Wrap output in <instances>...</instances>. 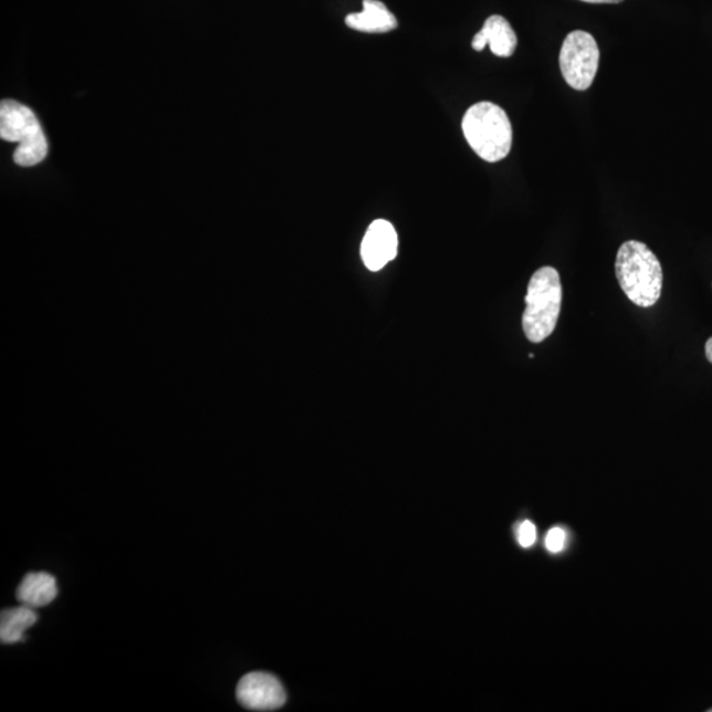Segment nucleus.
<instances>
[{
    "label": "nucleus",
    "mask_w": 712,
    "mask_h": 712,
    "mask_svg": "<svg viewBox=\"0 0 712 712\" xmlns=\"http://www.w3.org/2000/svg\"><path fill=\"white\" fill-rule=\"evenodd\" d=\"M622 292L635 305L653 306L661 297L663 273L653 251L638 241L621 244L615 263Z\"/></svg>",
    "instance_id": "obj_1"
},
{
    "label": "nucleus",
    "mask_w": 712,
    "mask_h": 712,
    "mask_svg": "<svg viewBox=\"0 0 712 712\" xmlns=\"http://www.w3.org/2000/svg\"><path fill=\"white\" fill-rule=\"evenodd\" d=\"M536 538L537 531L536 526H534L533 523L524 522L519 526L517 540L520 545H522L523 547H531L534 545V543H536Z\"/></svg>",
    "instance_id": "obj_13"
},
{
    "label": "nucleus",
    "mask_w": 712,
    "mask_h": 712,
    "mask_svg": "<svg viewBox=\"0 0 712 712\" xmlns=\"http://www.w3.org/2000/svg\"><path fill=\"white\" fill-rule=\"evenodd\" d=\"M462 129L469 146L484 161L498 163L510 155L513 133L509 115L492 102H479L465 112Z\"/></svg>",
    "instance_id": "obj_2"
},
{
    "label": "nucleus",
    "mask_w": 712,
    "mask_h": 712,
    "mask_svg": "<svg viewBox=\"0 0 712 712\" xmlns=\"http://www.w3.org/2000/svg\"><path fill=\"white\" fill-rule=\"evenodd\" d=\"M566 532L563 528L556 526V528L551 530L546 534V549L552 553L563 552L566 545Z\"/></svg>",
    "instance_id": "obj_12"
},
{
    "label": "nucleus",
    "mask_w": 712,
    "mask_h": 712,
    "mask_svg": "<svg viewBox=\"0 0 712 712\" xmlns=\"http://www.w3.org/2000/svg\"><path fill=\"white\" fill-rule=\"evenodd\" d=\"M580 2L594 3V4H616V3H621L622 0H580Z\"/></svg>",
    "instance_id": "obj_14"
},
{
    "label": "nucleus",
    "mask_w": 712,
    "mask_h": 712,
    "mask_svg": "<svg viewBox=\"0 0 712 712\" xmlns=\"http://www.w3.org/2000/svg\"><path fill=\"white\" fill-rule=\"evenodd\" d=\"M710 712H712V709L710 710Z\"/></svg>",
    "instance_id": "obj_16"
},
{
    "label": "nucleus",
    "mask_w": 712,
    "mask_h": 712,
    "mask_svg": "<svg viewBox=\"0 0 712 712\" xmlns=\"http://www.w3.org/2000/svg\"><path fill=\"white\" fill-rule=\"evenodd\" d=\"M57 594L56 578L51 574L39 572L25 575L18 587L17 598L20 605L35 609L52 604Z\"/></svg>",
    "instance_id": "obj_10"
},
{
    "label": "nucleus",
    "mask_w": 712,
    "mask_h": 712,
    "mask_svg": "<svg viewBox=\"0 0 712 712\" xmlns=\"http://www.w3.org/2000/svg\"><path fill=\"white\" fill-rule=\"evenodd\" d=\"M38 621L33 608L20 606L4 609L0 616V640L3 643H18L24 640V632Z\"/></svg>",
    "instance_id": "obj_11"
},
{
    "label": "nucleus",
    "mask_w": 712,
    "mask_h": 712,
    "mask_svg": "<svg viewBox=\"0 0 712 712\" xmlns=\"http://www.w3.org/2000/svg\"><path fill=\"white\" fill-rule=\"evenodd\" d=\"M399 238L391 223L385 219H376L369 226L365 238H363L360 255L363 263L369 271H380L397 255Z\"/></svg>",
    "instance_id": "obj_7"
},
{
    "label": "nucleus",
    "mask_w": 712,
    "mask_h": 712,
    "mask_svg": "<svg viewBox=\"0 0 712 712\" xmlns=\"http://www.w3.org/2000/svg\"><path fill=\"white\" fill-rule=\"evenodd\" d=\"M706 356L709 362L712 365V337L708 341V344H706Z\"/></svg>",
    "instance_id": "obj_15"
},
{
    "label": "nucleus",
    "mask_w": 712,
    "mask_h": 712,
    "mask_svg": "<svg viewBox=\"0 0 712 712\" xmlns=\"http://www.w3.org/2000/svg\"><path fill=\"white\" fill-rule=\"evenodd\" d=\"M237 698L243 708L253 711L279 710L286 702L282 682L263 672L245 674L238 683Z\"/></svg>",
    "instance_id": "obj_6"
},
{
    "label": "nucleus",
    "mask_w": 712,
    "mask_h": 712,
    "mask_svg": "<svg viewBox=\"0 0 712 712\" xmlns=\"http://www.w3.org/2000/svg\"><path fill=\"white\" fill-rule=\"evenodd\" d=\"M563 303V285L559 273L552 266H543L533 273L525 296L523 328L533 344L549 338L556 328Z\"/></svg>",
    "instance_id": "obj_3"
},
{
    "label": "nucleus",
    "mask_w": 712,
    "mask_h": 712,
    "mask_svg": "<svg viewBox=\"0 0 712 712\" xmlns=\"http://www.w3.org/2000/svg\"><path fill=\"white\" fill-rule=\"evenodd\" d=\"M0 138L18 143L13 161L20 167H35L45 160L48 140L35 113L17 101L0 104Z\"/></svg>",
    "instance_id": "obj_4"
},
{
    "label": "nucleus",
    "mask_w": 712,
    "mask_h": 712,
    "mask_svg": "<svg viewBox=\"0 0 712 712\" xmlns=\"http://www.w3.org/2000/svg\"><path fill=\"white\" fill-rule=\"evenodd\" d=\"M599 46L585 31H574L566 36L559 53V66L566 84L585 92L593 85L599 67Z\"/></svg>",
    "instance_id": "obj_5"
},
{
    "label": "nucleus",
    "mask_w": 712,
    "mask_h": 712,
    "mask_svg": "<svg viewBox=\"0 0 712 712\" xmlns=\"http://www.w3.org/2000/svg\"><path fill=\"white\" fill-rule=\"evenodd\" d=\"M348 29L365 33H387L397 29V19L379 0H363V11L346 18Z\"/></svg>",
    "instance_id": "obj_9"
},
{
    "label": "nucleus",
    "mask_w": 712,
    "mask_h": 712,
    "mask_svg": "<svg viewBox=\"0 0 712 712\" xmlns=\"http://www.w3.org/2000/svg\"><path fill=\"white\" fill-rule=\"evenodd\" d=\"M490 46L492 53L498 57H511L516 51L517 36L509 20L500 15H492L472 40V48L482 52Z\"/></svg>",
    "instance_id": "obj_8"
}]
</instances>
